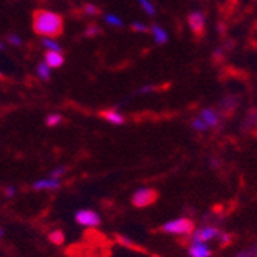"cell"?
<instances>
[{
  "mask_svg": "<svg viewBox=\"0 0 257 257\" xmlns=\"http://www.w3.org/2000/svg\"><path fill=\"white\" fill-rule=\"evenodd\" d=\"M33 31L42 37H57L63 33V17L54 11L36 10L33 14Z\"/></svg>",
  "mask_w": 257,
  "mask_h": 257,
  "instance_id": "6da1fadb",
  "label": "cell"
},
{
  "mask_svg": "<svg viewBox=\"0 0 257 257\" xmlns=\"http://www.w3.org/2000/svg\"><path fill=\"white\" fill-rule=\"evenodd\" d=\"M162 231L171 236H188L194 231V226L188 217H176L163 223Z\"/></svg>",
  "mask_w": 257,
  "mask_h": 257,
  "instance_id": "7a4b0ae2",
  "label": "cell"
},
{
  "mask_svg": "<svg viewBox=\"0 0 257 257\" xmlns=\"http://www.w3.org/2000/svg\"><path fill=\"white\" fill-rule=\"evenodd\" d=\"M74 219L83 228H96L102 222L100 214L96 213L94 209H89V208H82V209H79V211H76Z\"/></svg>",
  "mask_w": 257,
  "mask_h": 257,
  "instance_id": "3957f363",
  "label": "cell"
},
{
  "mask_svg": "<svg viewBox=\"0 0 257 257\" xmlns=\"http://www.w3.org/2000/svg\"><path fill=\"white\" fill-rule=\"evenodd\" d=\"M220 229L214 225H205L197 228L196 231L191 232V242H203V243H209L211 240H216L220 237Z\"/></svg>",
  "mask_w": 257,
  "mask_h": 257,
  "instance_id": "277c9868",
  "label": "cell"
},
{
  "mask_svg": "<svg viewBox=\"0 0 257 257\" xmlns=\"http://www.w3.org/2000/svg\"><path fill=\"white\" fill-rule=\"evenodd\" d=\"M157 194L153 188H147V186H142V188H139L134 191L133 194V205L136 208H147L148 205H151L154 200H156Z\"/></svg>",
  "mask_w": 257,
  "mask_h": 257,
  "instance_id": "5b68a950",
  "label": "cell"
},
{
  "mask_svg": "<svg viewBox=\"0 0 257 257\" xmlns=\"http://www.w3.org/2000/svg\"><path fill=\"white\" fill-rule=\"evenodd\" d=\"M188 25L191 28V31L196 34V36H200L205 30V25H206V19H205V14L202 11H193L190 16H188Z\"/></svg>",
  "mask_w": 257,
  "mask_h": 257,
  "instance_id": "8992f818",
  "label": "cell"
},
{
  "mask_svg": "<svg viewBox=\"0 0 257 257\" xmlns=\"http://www.w3.org/2000/svg\"><path fill=\"white\" fill-rule=\"evenodd\" d=\"M62 185V180L57 179V177H43V179H39L34 182L33 188L37 190V191H54V190H59Z\"/></svg>",
  "mask_w": 257,
  "mask_h": 257,
  "instance_id": "52a82bcc",
  "label": "cell"
},
{
  "mask_svg": "<svg viewBox=\"0 0 257 257\" xmlns=\"http://www.w3.org/2000/svg\"><path fill=\"white\" fill-rule=\"evenodd\" d=\"M199 117L209 126V128H217L220 125V114L213 108H203L200 111Z\"/></svg>",
  "mask_w": 257,
  "mask_h": 257,
  "instance_id": "ba28073f",
  "label": "cell"
},
{
  "mask_svg": "<svg viewBox=\"0 0 257 257\" xmlns=\"http://www.w3.org/2000/svg\"><path fill=\"white\" fill-rule=\"evenodd\" d=\"M188 254L191 257H209L211 255V248L208 243L203 242H191L188 248Z\"/></svg>",
  "mask_w": 257,
  "mask_h": 257,
  "instance_id": "9c48e42d",
  "label": "cell"
},
{
  "mask_svg": "<svg viewBox=\"0 0 257 257\" xmlns=\"http://www.w3.org/2000/svg\"><path fill=\"white\" fill-rule=\"evenodd\" d=\"M102 117L108 122V123H112V125H123L125 123V117L115 109H105L102 112Z\"/></svg>",
  "mask_w": 257,
  "mask_h": 257,
  "instance_id": "30bf717a",
  "label": "cell"
},
{
  "mask_svg": "<svg viewBox=\"0 0 257 257\" xmlns=\"http://www.w3.org/2000/svg\"><path fill=\"white\" fill-rule=\"evenodd\" d=\"M65 59L60 53L57 51H46L45 54V63L48 65L50 68H60L63 65Z\"/></svg>",
  "mask_w": 257,
  "mask_h": 257,
  "instance_id": "8fae6325",
  "label": "cell"
},
{
  "mask_svg": "<svg viewBox=\"0 0 257 257\" xmlns=\"http://www.w3.org/2000/svg\"><path fill=\"white\" fill-rule=\"evenodd\" d=\"M151 34L154 37V42L157 45H163V43H167L168 42V33L163 30L160 25H153L151 27Z\"/></svg>",
  "mask_w": 257,
  "mask_h": 257,
  "instance_id": "7c38bea8",
  "label": "cell"
},
{
  "mask_svg": "<svg viewBox=\"0 0 257 257\" xmlns=\"http://www.w3.org/2000/svg\"><path fill=\"white\" fill-rule=\"evenodd\" d=\"M36 73H37V76H39L42 80H50V79H51V68H50L48 65H46L45 62H42V63L37 65Z\"/></svg>",
  "mask_w": 257,
  "mask_h": 257,
  "instance_id": "4fadbf2b",
  "label": "cell"
},
{
  "mask_svg": "<svg viewBox=\"0 0 257 257\" xmlns=\"http://www.w3.org/2000/svg\"><path fill=\"white\" fill-rule=\"evenodd\" d=\"M42 45H43V48L48 50V51H57V53L62 51V46L54 39H51V37H43L42 39Z\"/></svg>",
  "mask_w": 257,
  "mask_h": 257,
  "instance_id": "5bb4252c",
  "label": "cell"
},
{
  "mask_svg": "<svg viewBox=\"0 0 257 257\" xmlns=\"http://www.w3.org/2000/svg\"><path fill=\"white\" fill-rule=\"evenodd\" d=\"M50 240L54 243V245H62L65 242V234H63V231L60 229H54L50 232Z\"/></svg>",
  "mask_w": 257,
  "mask_h": 257,
  "instance_id": "9a60e30c",
  "label": "cell"
},
{
  "mask_svg": "<svg viewBox=\"0 0 257 257\" xmlns=\"http://www.w3.org/2000/svg\"><path fill=\"white\" fill-rule=\"evenodd\" d=\"M191 128H193L194 131H197V133H205V131L209 130V126H208L200 117H194V119L191 120Z\"/></svg>",
  "mask_w": 257,
  "mask_h": 257,
  "instance_id": "2e32d148",
  "label": "cell"
},
{
  "mask_svg": "<svg viewBox=\"0 0 257 257\" xmlns=\"http://www.w3.org/2000/svg\"><path fill=\"white\" fill-rule=\"evenodd\" d=\"M105 22L108 23V25H111V27H115V28H120V27H123V22H122V19H120V17H117L115 14H106V16H105Z\"/></svg>",
  "mask_w": 257,
  "mask_h": 257,
  "instance_id": "e0dca14e",
  "label": "cell"
},
{
  "mask_svg": "<svg viewBox=\"0 0 257 257\" xmlns=\"http://www.w3.org/2000/svg\"><path fill=\"white\" fill-rule=\"evenodd\" d=\"M236 103H237L236 97H225V99L220 102V108H222V109H225L226 112H229V111L234 109Z\"/></svg>",
  "mask_w": 257,
  "mask_h": 257,
  "instance_id": "ac0fdd59",
  "label": "cell"
},
{
  "mask_svg": "<svg viewBox=\"0 0 257 257\" xmlns=\"http://www.w3.org/2000/svg\"><path fill=\"white\" fill-rule=\"evenodd\" d=\"M139 5L144 8V11L148 14V16H156V8L154 5L151 4V0H137Z\"/></svg>",
  "mask_w": 257,
  "mask_h": 257,
  "instance_id": "d6986e66",
  "label": "cell"
},
{
  "mask_svg": "<svg viewBox=\"0 0 257 257\" xmlns=\"http://www.w3.org/2000/svg\"><path fill=\"white\" fill-rule=\"evenodd\" d=\"M46 125H48V126H57L59 123H62V115L60 114H50L48 115V117H46Z\"/></svg>",
  "mask_w": 257,
  "mask_h": 257,
  "instance_id": "ffe728a7",
  "label": "cell"
},
{
  "mask_svg": "<svg viewBox=\"0 0 257 257\" xmlns=\"http://www.w3.org/2000/svg\"><path fill=\"white\" fill-rule=\"evenodd\" d=\"M83 11H85V14H88V16H96V14L100 13L99 7L92 5V4H86V5L83 7Z\"/></svg>",
  "mask_w": 257,
  "mask_h": 257,
  "instance_id": "44dd1931",
  "label": "cell"
},
{
  "mask_svg": "<svg viewBox=\"0 0 257 257\" xmlns=\"http://www.w3.org/2000/svg\"><path fill=\"white\" fill-rule=\"evenodd\" d=\"M65 173H66V167H56L54 170H51L50 176H51V177H57V179H60Z\"/></svg>",
  "mask_w": 257,
  "mask_h": 257,
  "instance_id": "7402d4cb",
  "label": "cell"
},
{
  "mask_svg": "<svg viewBox=\"0 0 257 257\" xmlns=\"http://www.w3.org/2000/svg\"><path fill=\"white\" fill-rule=\"evenodd\" d=\"M133 30L137 31V33H147V31H148V27L145 25V23L134 22V23H133Z\"/></svg>",
  "mask_w": 257,
  "mask_h": 257,
  "instance_id": "603a6c76",
  "label": "cell"
},
{
  "mask_svg": "<svg viewBox=\"0 0 257 257\" xmlns=\"http://www.w3.org/2000/svg\"><path fill=\"white\" fill-rule=\"evenodd\" d=\"M85 34H86V37H96L97 34H100V28L99 27H89L86 31H85Z\"/></svg>",
  "mask_w": 257,
  "mask_h": 257,
  "instance_id": "cb8c5ba5",
  "label": "cell"
},
{
  "mask_svg": "<svg viewBox=\"0 0 257 257\" xmlns=\"http://www.w3.org/2000/svg\"><path fill=\"white\" fill-rule=\"evenodd\" d=\"M237 257H257V246L249 249V251H240Z\"/></svg>",
  "mask_w": 257,
  "mask_h": 257,
  "instance_id": "d4e9b609",
  "label": "cell"
},
{
  "mask_svg": "<svg viewBox=\"0 0 257 257\" xmlns=\"http://www.w3.org/2000/svg\"><path fill=\"white\" fill-rule=\"evenodd\" d=\"M4 194H5V197H14L16 196V188H14L13 185L5 186V188H4Z\"/></svg>",
  "mask_w": 257,
  "mask_h": 257,
  "instance_id": "484cf974",
  "label": "cell"
},
{
  "mask_svg": "<svg viewBox=\"0 0 257 257\" xmlns=\"http://www.w3.org/2000/svg\"><path fill=\"white\" fill-rule=\"evenodd\" d=\"M8 42H10L11 45H16V46H20V45H22V39H20L17 34H11V36H8Z\"/></svg>",
  "mask_w": 257,
  "mask_h": 257,
  "instance_id": "4316f807",
  "label": "cell"
},
{
  "mask_svg": "<svg viewBox=\"0 0 257 257\" xmlns=\"http://www.w3.org/2000/svg\"><path fill=\"white\" fill-rule=\"evenodd\" d=\"M117 239H119V242H120L123 246H128V248L133 246V240H131V239H128V237H125V236H119Z\"/></svg>",
  "mask_w": 257,
  "mask_h": 257,
  "instance_id": "83f0119b",
  "label": "cell"
},
{
  "mask_svg": "<svg viewBox=\"0 0 257 257\" xmlns=\"http://www.w3.org/2000/svg\"><path fill=\"white\" fill-rule=\"evenodd\" d=\"M151 86H144V88H140L137 92H139V94H147V92H151Z\"/></svg>",
  "mask_w": 257,
  "mask_h": 257,
  "instance_id": "f1b7e54d",
  "label": "cell"
},
{
  "mask_svg": "<svg viewBox=\"0 0 257 257\" xmlns=\"http://www.w3.org/2000/svg\"><path fill=\"white\" fill-rule=\"evenodd\" d=\"M2 237H4V229L0 228V239H2Z\"/></svg>",
  "mask_w": 257,
  "mask_h": 257,
  "instance_id": "f546056e",
  "label": "cell"
},
{
  "mask_svg": "<svg viewBox=\"0 0 257 257\" xmlns=\"http://www.w3.org/2000/svg\"><path fill=\"white\" fill-rule=\"evenodd\" d=\"M0 50H4V43L2 42H0Z\"/></svg>",
  "mask_w": 257,
  "mask_h": 257,
  "instance_id": "4dcf8cb0",
  "label": "cell"
},
{
  "mask_svg": "<svg viewBox=\"0 0 257 257\" xmlns=\"http://www.w3.org/2000/svg\"><path fill=\"white\" fill-rule=\"evenodd\" d=\"M4 77V74H2V71H0V79H2Z\"/></svg>",
  "mask_w": 257,
  "mask_h": 257,
  "instance_id": "1f68e13d",
  "label": "cell"
}]
</instances>
